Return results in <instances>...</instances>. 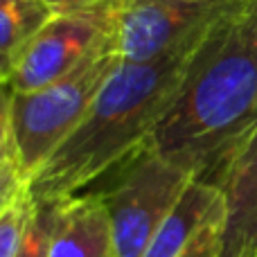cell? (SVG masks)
Returning <instances> with one entry per match:
<instances>
[{
  "label": "cell",
  "mask_w": 257,
  "mask_h": 257,
  "mask_svg": "<svg viewBox=\"0 0 257 257\" xmlns=\"http://www.w3.org/2000/svg\"><path fill=\"white\" fill-rule=\"evenodd\" d=\"M250 7L205 43L147 145L199 181L214 183L235 147L255 126L257 32Z\"/></svg>",
  "instance_id": "obj_1"
},
{
  "label": "cell",
  "mask_w": 257,
  "mask_h": 257,
  "mask_svg": "<svg viewBox=\"0 0 257 257\" xmlns=\"http://www.w3.org/2000/svg\"><path fill=\"white\" fill-rule=\"evenodd\" d=\"M205 43L158 61L122 59L81 124L27 181L32 196L36 201H61L81 194L145 149Z\"/></svg>",
  "instance_id": "obj_2"
},
{
  "label": "cell",
  "mask_w": 257,
  "mask_h": 257,
  "mask_svg": "<svg viewBox=\"0 0 257 257\" xmlns=\"http://www.w3.org/2000/svg\"><path fill=\"white\" fill-rule=\"evenodd\" d=\"M120 61L122 57L111 41L90 54L70 75L43 88L23 93L14 90V169L23 183L30 181L61 147V142L81 124Z\"/></svg>",
  "instance_id": "obj_3"
},
{
  "label": "cell",
  "mask_w": 257,
  "mask_h": 257,
  "mask_svg": "<svg viewBox=\"0 0 257 257\" xmlns=\"http://www.w3.org/2000/svg\"><path fill=\"white\" fill-rule=\"evenodd\" d=\"M253 0H122L113 45L124 61H158L196 50Z\"/></svg>",
  "instance_id": "obj_4"
},
{
  "label": "cell",
  "mask_w": 257,
  "mask_h": 257,
  "mask_svg": "<svg viewBox=\"0 0 257 257\" xmlns=\"http://www.w3.org/2000/svg\"><path fill=\"white\" fill-rule=\"evenodd\" d=\"M194 178L185 169L145 147L115 169V178L99 190L111 221L117 257H142L158 228Z\"/></svg>",
  "instance_id": "obj_5"
},
{
  "label": "cell",
  "mask_w": 257,
  "mask_h": 257,
  "mask_svg": "<svg viewBox=\"0 0 257 257\" xmlns=\"http://www.w3.org/2000/svg\"><path fill=\"white\" fill-rule=\"evenodd\" d=\"M122 3L93 12L52 14L32 36L12 77L16 93L34 90L70 75L99 48L113 41Z\"/></svg>",
  "instance_id": "obj_6"
},
{
  "label": "cell",
  "mask_w": 257,
  "mask_h": 257,
  "mask_svg": "<svg viewBox=\"0 0 257 257\" xmlns=\"http://www.w3.org/2000/svg\"><path fill=\"white\" fill-rule=\"evenodd\" d=\"M50 257H117L99 192H81L59 201Z\"/></svg>",
  "instance_id": "obj_7"
},
{
  "label": "cell",
  "mask_w": 257,
  "mask_h": 257,
  "mask_svg": "<svg viewBox=\"0 0 257 257\" xmlns=\"http://www.w3.org/2000/svg\"><path fill=\"white\" fill-rule=\"evenodd\" d=\"M223 212V194L214 183L194 181L167 214L142 257H181L196 235Z\"/></svg>",
  "instance_id": "obj_8"
},
{
  "label": "cell",
  "mask_w": 257,
  "mask_h": 257,
  "mask_svg": "<svg viewBox=\"0 0 257 257\" xmlns=\"http://www.w3.org/2000/svg\"><path fill=\"white\" fill-rule=\"evenodd\" d=\"M52 16L41 0L0 3V81H12L32 36Z\"/></svg>",
  "instance_id": "obj_9"
},
{
  "label": "cell",
  "mask_w": 257,
  "mask_h": 257,
  "mask_svg": "<svg viewBox=\"0 0 257 257\" xmlns=\"http://www.w3.org/2000/svg\"><path fill=\"white\" fill-rule=\"evenodd\" d=\"M59 217V201H36L27 230L14 257H50L54 228Z\"/></svg>",
  "instance_id": "obj_10"
},
{
  "label": "cell",
  "mask_w": 257,
  "mask_h": 257,
  "mask_svg": "<svg viewBox=\"0 0 257 257\" xmlns=\"http://www.w3.org/2000/svg\"><path fill=\"white\" fill-rule=\"evenodd\" d=\"M32 210H34V196H32L27 183L18 187L12 203L0 214V257H14L27 230Z\"/></svg>",
  "instance_id": "obj_11"
},
{
  "label": "cell",
  "mask_w": 257,
  "mask_h": 257,
  "mask_svg": "<svg viewBox=\"0 0 257 257\" xmlns=\"http://www.w3.org/2000/svg\"><path fill=\"white\" fill-rule=\"evenodd\" d=\"M12 99L14 88L9 81H0V163L14 167V136H12Z\"/></svg>",
  "instance_id": "obj_12"
},
{
  "label": "cell",
  "mask_w": 257,
  "mask_h": 257,
  "mask_svg": "<svg viewBox=\"0 0 257 257\" xmlns=\"http://www.w3.org/2000/svg\"><path fill=\"white\" fill-rule=\"evenodd\" d=\"M221 226H223V212L217 214L192 239V244L187 246V250L181 257H221Z\"/></svg>",
  "instance_id": "obj_13"
},
{
  "label": "cell",
  "mask_w": 257,
  "mask_h": 257,
  "mask_svg": "<svg viewBox=\"0 0 257 257\" xmlns=\"http://www.w3.org/2000/svg\"><path fill=\"white\" fill-rule=\"evenodd\" d=\"M52 14H72V12H93L108 5H117L122 0H41Z\"/></svg>",
  "instance_id": "obj_14"
},
{
  "label": "cell",
  "mask_w": 257,
  "mask_h": 257,
  "mask_svg": "<svg viewBox=\"0 0 257 257\" xmlns=\"http://www.w3.org/2000/svg\"><path fill=\"white\" fill-rule=\"evenodd\" d=\"M16 183H23L21 178H18L16 169L0 163V190H3V187H9V185H16Z\"/></svg>",
  "instance_id": "obj_15"
},
{
  "label": "cell",
  "mask_w": 257,
  "mask_h": 257,
  "mask_svg": "<svg viewBox=\"0 0 257 257\" xmlns=\"http://www.w3.org/2000/svg\"><path fill=\"white\" fill-rule=\"evenodd\" d=\"M21 185L23 183H16V185H9V187H3V190H0V214H3V210L7 208L9 203H12V199L16 196V192Z\"/></svg>",
  "instance_id": "obj_16"
},
{
  "label": "cell",
  "mask_w": 257,
  "mask_h": 257,
  "mask_svg": "<svg viewBox=\"0 0 257 257\" xmlns=\"http://www.w3.org/2000/svg\"><path fill=\"white\" fill-rule=\"evenodd\" d=\"M250 18H253V25L257 32V0H253V7H250Z\"/></svg>",
  "instance_id": "obj_17"
},
{
  "label": "cell",
  "mask_w": 257,
  "mask_h": 257,
  "mask_svg": "<svg viewBox=\"0 0 257 257\" xmlns=\"http://www.w3.org/2000/svg\"><path fill=\"white\" fill-rule=\"evenodd\" d=\"M255 126H257V117H255Z\"/></svg>",
  "instance_id": "obj_18"
},
{
  "label": "cell",
  "mask_w": 257,
  "mask_h": 257,
  "mask_svg": "<svg viewBox=\"0 0 257 257\" xmlns=\"http://www.w3.org/2000/svg\"><path fill=\"white\" fill-rule=\"evenodd\" d=\"M0 3H3V0H0Z\"/></svg>",
  "instance_id": "obj_19"
},
{
  "label": "cell",
  "mask_w": 257,
  "mask_h": 257,
  "mask_svg": "<svg viewBox=\"0 0 257 257\" xmlns=\"http://www.w3.org/2000/svg\"><path fill=\"white\" fill-rule=\"evenodd\" d=\"M255 257H257V255H255Z\"/></svg>",
  "instance_id": "obj_20"
}]
</instances>
